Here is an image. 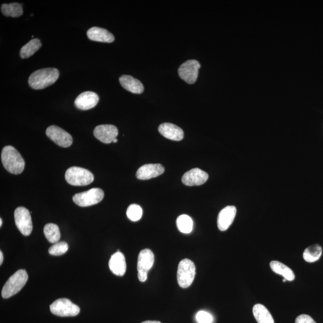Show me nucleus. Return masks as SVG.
Wrapping results in <instances>:
<instances>
[{"instance_id": "nucleus-1", "label": "nucleus", "mask_w": 323, "mask_h": 323, "mask_svg": "<svg viewBox=\"0 0 323 323\" xmlns=\"http://www.w3.org/2000/svg\"><path fill=\"white\" fill-rule=\"evenodd\" d=\"M59 76V71L55 68L40 69L31 74L28 83L33 90H43L55 83Z\"/></svg>"}, {"instance_id": "nucleus-36", "label": "nucleus", "mask_w": 323, "mask_h": 323, "mask_svg": "<svg viewBox=\"0 0 323 323\" xmlns=\"http://www.w3.org/2000/svg\"><path fill=\"white\" fill-rule=\"evenodd\" d=\"M287 281V280H285V278H284V280H283V282H284V283H285V281Z\"/></svg>"}, {"instance_id": "nucleus-12", "label": "nucleus", "mask_w": 323, "mask_h": 323, "mask_svg": "<svg viewBox=\"0 0 323 323\" xmlns=\"http://www.w3.org/2000/svg\"><path fill=\"white\" fill-rule=\"evenodd\" d=\"M118 129L114 125H101L95 128L94 134L98 140L105 144L113 142L118 135Z\"/></svg>"}, {"instance_id": "nucleus-25", "label": "nucleus", "mask_w": 323, "mask_h": 323, "mask_svg": "<svg viewBox=\"0 0 323 323\" xmlns=\"http://www.w3.org/2000/svg\"><path fill=\"white\" fill-rule=\"evenodd\" d=\"M322 254V248L318 244L312 245L306 249L303 257L308 263H313L319 259Z\"/></svg>"}, {"instance_id": "nucleus-26", "label": "nucleus", "mask_w": 323, "mask_h": 323, "mask_svg": "<svg viewBox=\"0 0 323 323\" xmlns=\"http://www.w3.org/2000/svg\"><path fill=\"white\" fill-rule=\"evenodd\" d=\"M44 233L49 242L55 244L59 242L61 233L59 227L55 224L48 223L44 227Z\"/></svg>"}, {"instance_id": "nucleus-16", "label": "nucleus", "mask_w": 323, "mask_h": 323, "mask_svg": "<svg viewBox=\"0 0 323 323\" xmlns=\"http://www.w3.org/2000/svg\"><path fill=\"white\" fill-rule=\"evenodd\" d=\"M165 168L161 164H146L138 169L136 177L139 180H149L163 174Z\"/></svg>"}, {"instance_id": "nucleus-23", "label": "nucleus", "mask_w": 323, "mask_h": 323, "mask_svg": "<svg viewBox=\"0 0 323 323\" xmlns=\"http://www.w3.org/2000/svg\"><path fill=\"white\" fill-rule=\"evenodd\" d=\"M41 47V41L39 39H33L22 47L20 51V56L22 59L28 58L37 52Z\"/></svg>"}, {"instance_id": "nucleus-32", "label": "nucleus", "mask_w": 323, "mask_h": 323, "mask_svg": "<svg viewBox=\"0 0 323 323\" xmlns=\"http://www.w3.org/2000/svg\"><path fill=\"white\" fill-rule=\"evenodd\" d=\"M3 262V254L2 251H0V265H2Z\"/></svg>"}, {"instance_id": "nucleus-22", "label": "nucleus", "mask_w": 323, "mask_h": 323, "mask_svg": "<svg viewBox=\"0 0 323 323\" xmlns=\"http://www.w3.org/2000/svg\"><path fill=\"white\" fill-rule=\"evenodd\" d=\"M270 267L275 273L282 275L285 280L289 281L295 280V275L293 271L283 263L278 261H272Z\"/></svg>"}, {"instance_id": "nucleus-31", "label": "nucleus", "mask_w": 323, "mask_h": 323, "mask_svg": "<svg viewBox=\"0 0 323 323\" xmlns=\"http://www.w3.org/2000/svg\"><path fill=\"white\" fill-rule=\"evenodd\" d=\"M295 323H317L310 316L302 314L298 316L296 319Z\"/></svg>"}, {"instance_id": "nucleus-34", "label": "nucleus", "mask_w": 323, "mask_h": 323, "mask_svg": "<svg viewBox=\"0 0 323 323\" xmlns=\"http://www.w3.org/2000/svg\"><path fill=\"white\" fill-rule=\"evenodd\" d=\"M3 220L2 219H0V226H2Z\"/></svg>"}, {"instance_id": "nucleus-30", "label": "nucleus", "mask_w": 323, "mask_h": 323, "mask_svg": "<svg viewBox=\"0 0 323 323\" xmlns=\"http://www.w3.org/2000/svg\"><path fill=\"white\" fill-rule=\"evenodd\" d=\"M196 321L198 323H212L213 318L209 312L204 311H200L196 314Z\"/></svg>"}, {"instance_id": "nucleus-4", "label": "nucleus", "mask_w": 323, "mask_h": 323, "mask_svg": "<svg viewBox=\"0 0 323 323\" xmlns=\"http://www.w3.org/2000/svg\"><path fill=\"white\" fill-rule=\"evenodd\" d=\"M65 178L69 184L76 186L89 185L94 180L93 173L89 170L77 166L68 169Z\"/></svg>"}, {"instance_id": "nucleus-27", "label": "nucleus", "mask_w": 323, "mask_h": 323, "mask_svg": "<svg viewBox=\"0 0 323 323\" xmlns=\"http://www.w3.org/2000/svg\"><path fill=\"white\" fill-rule=\"evenodd\" d=\"M177 226L180 232L186 234L190 233L193 230V220L190 216L183 214L177 219Z\"/></svg>"}, {"instance_id": "nucleus-17", "label": "nucleus", "mask_w": 323, "mask_h": 323, "mask_svg": "<svg viewBox=\"0 0 323 323\" xmlns=\"http://www.w3.org/2000/svg\"><path fill=\"white\" fill-rule=\"evenodd\" d=\"M158 130L160 134L171 140L179 141L184 138V132L182 129L172 124H162L159 126Z\"/></svg>"}, {"instance_id": "nucleus-28", "label": "nucleus", "mask_w": 323, "mask_h": 323, "mask_svg": "<svg viewBox=\"0 0 323 323\" xmlns=\"http://www.w3.org/2000/svg\"><path fill=\"white\" fill-rule=\"evenodd\" d=\"M127 215L128 219L132 222H137L141 219L142 216L141 207L137 204H131L127 209Z\"/></svg>"}, {"instance_id": "nucleus-24", "label": "nucleus", "mask_w": 323, "mask_h": 323, "mask_svg": "<svg viewBox=\"0 0 323 323\" xmlns=\"http://www.w3.org/2000/svg\"><path fill=\"white\" fill-rule=\"evenodd\" d=\"M1 10L3 15L6 16L12 17V18H18L23 15L22 5L18 3L3 4Z\"/></svg>"}, {"instance_id": "nucleus-10", "label": "nucleus", "mask_w": 323, "mask_h": 323, "mask_svg": "<svg viewBox=\"0 0 323 323\" xmlns=\"http://www.w3.org/2000/svg\"><path fill=\"white\" fill-rule=\"evenodd\" d=\"M200 64L195 60L187 61L179 69V74L182 79L189 84H193L198 79Z\"/></svg>"}, {"instance_id": "nucleus-2", "label": "nucleus", "mask_w": 323, "mask_h": 323, "mask_svg": "<svg viewBox=\"0 0 323 323\" xmlns=\"http://www.w3.org/2000/svg\"><path fill=\"white\" fill-rule=\"evenodd\" d=\"M2 161L7 171L13 174H21L24 170V160L19 152L12 146H6L3 149Z\"/></svg>"}, {"instance_id": "nucleus-7", "label": "nucleus", "mask_w": 323, "mask_h": 323, "mask_svg": "<svg viewBox=\"0 0 323 323\" xmlns=\"http://www.w3.org/2000/svg\"><path fill=\"white\" fill-rule=\"evenodd\" d=\"M104 197L103 190L98 188L91 189L87 191L77 193L73 196L75 203L81 207L95 205L101 201Z\"/></svg>"}, {"instance_id": "nucleus-29", "label": "nucleus", "mask_w": 323, "mask_h": 323, "mask_svg": "<svg viewBox=\"0 0 323 323\" xmlns=\"http://www.w3.org/2000/svg\"><path fill=\"white\" fill-rule=\"evenodd\" d=\"M69 250V245L66 242H58L54 244L49 249V253L52 256H61Z\"/></svg>"}, {"instance_id": "nucleus-13", "label": "nucleus", "mask_w": 323, "mask_h": 323, "mask_svg": "<svg viewBox=\"0 0 323 323\" xmlns=\"http://www.w3.org/2000/svg\"><path fill=\"white\" fill-rule=\"evenodd\" d=\"M209 179V174L199 168H194L185 173L182 178L183 184L188 186H200Z\"/></svg>"}, {"instance_id": "nucleus-15", "label": "nucleus", "mask_w": 323, "mask_h": 323, "mask_svg": "<svg viewBox=\"0 0 323 323\" xmlns=\"http://www.w3.org/2000/svg\"><path fill=\"white\" fill-rule=\"evenodd\" d=\"M237 214V209L234 206H227L220 211L217 219V226L221 231L228 229L232 224Z\"/></svg>"}, {"instance_id": "nucleus-19", "label": "nucleus", "mask_w": 323, "mask_h": 323, "mask_svg": "<svg viewBox=\"0 0 323 323\" xmlns=\"http://www.w3.org/2000/svg\"><path fill=\"white\" fill-rule=\"evenodd\" d=\"M108 265L112 273L118 276H124L127 270V263L124 254L118 251L112 255Z\"/></svg>"}, {"instance_id": "nucleus-33", "label": "nucleus", "mask_w": 323, "mask_h": 323, "mask_svg": "<svg viewBox=\"0 0 323 323\" xmlns=\"http://www.w3.org/2000/svg\"><path fill=\"white\" fill-rule=\"evenodd\" d=\"M141 323H161V322L158 321H145Z\"/></svg>"}, {"instance_id": "nucleus-6", "label": "nucleus", "mask_w": 323, "mask_h": 323, "mask_svg": "<svg viewBox=\"0 0 323 323\" xmlns=\"http://www.w3.org/2000/svg\"><path fill=\"white\" fill-rule=\"evenodd\" d=\"M51 312L59 317H74L80 313V309L69 299H59L50 306Z\"/></svg>"}, {"instance_id": "nucleus-35", "label": "nucleus", "mask_w": 323, "mask_h": 323, "mask_svg": "<svg viewBox=\"0 0 323 323\" xmlns=\"http://www.w3.org/2000/svg\"><path fill=\"white\" fill-rule=\"evenodd\" d=\"M118 142V139H117V138H115V139H114V140L113 141V142H114V143H115V142Z\"/></svg>"}, {"instance_id": "nucleus-14", "label": "nucleus", "mask_w": 323, "mask_h": 323, "mask_svg": "<svg viewBox=\"0 0 323 323\" xmlns=\"http://www.w3.org/2000/svg\"><path fill=\"white\" fill-rule=\"evenodd\" d=\"M99 100L98 95L94 92H84L76 98L74 104L80 110H87L96 106Z\"/></svg>"}, {"instance_id": "nucleus-9", "label": "nucleus", "mask_w": 323, "mask_h": 323, "mask_svg": "<svg viewBox=\"0 0 323 323\" xmlns=\"http://www.w3.org/2000/svg\"><path fill=\"white\" fill-rule=\"evenodd\" d=\"M15 223L20 232L23 236H29L33 231L32 217L28 209L18 207L14 213Z\"/></svg>"}, {"instance_id": "nucleus-11", "label": "nucleus", "mask_w": 323, "mask_h": 323, "mask_svg": "<svg viewBox=\"0 0 323 323\" xmlns=\"http://www.w3.org/2000/svg\"><path fill=\"white\" fill-rule=\"evenodd\" d=\"M46 135L51 140L62 148H69L73 143V138L63 129L57 126L52 125L47 128Z\"/></svg>"}, {"instance_id": "nucleus-18", "label": "nucleus", "mask_w": 323, "mask_h": 323, "mask_svg": "<svg viewBox=\"0 0 323 323\" xmlns=\"http://www.w3.org/2000/svg\"><path fill=\"white\" fill-rule=\"evenodd\" d=\"M88 38L94 42L108 43L113 42L114 37L108 30L100 27L94 26L87 31Z\"/></svg>"}, {"instance_id": "nucleus-20", "label": "nucleus", "mask_w": 323, "mask_h": 323, "mask_svg": "<svg viewBox=\"0 0 323 323\" xmlns=\"http://www.w3.org/2000/svg\"><path fill=\"white\" fill-rule=\"evenodd\" d=\"M122 86L132 94H141L143 93L144 86L140 81L128 75H123L120 78Z\"/></svg>"}, {"instance_id": "nucleus-8", "label": "nucleus", "mask_w": 323, "mask_h": 323, "mask_svg": "<svg viewBox=\"0 0 323 323\" xmlns=\"http://www.w3.org/2000/svg\"><path fill=\"white\" fill-rule=\"evenodd\" d=\"M155 256L151 250L145 249L138 255L137 270L138 277L141 282L147 280L149 271L154 264Z\"/></svg>"}, {"instance_id": "nucleus-5", "label": "nucleus", "mask_w": 323, "mask_h": 323, "mask_svg": "<svg viewBox=\"0 0 323 323\" xmlns=\"http://www.w3.org/2000/svg\"><path fill=\"white\" fill-rule=\"evenodd\" d=\"M196 275V267L192 260L185 258L179 264L178 281L180 287L188 288L193 283Z\"/></svg>"}, {"instance_id": "nucleus-3", "label": "nucleus", "mask_w": 323, "mask_h": 323, "mask_svg": "<svg viewBox=\"0 0 323 323\" xmlns=\"http://www.w3.org/2000/svg\"><path fill=\"white\" fill-rule=\"evenodd\" d=\"M28 275L24 270H20L12 275L7 281L3 288L2 295L3 298L8 299L18 293L24 287Z\"/></svg>"}, {"instance_id": "nucleus-21", "label": "nucleus", "mask_w": 323, "mask_h": 323, "mask_svg": "<svg viewBox=\"0 0 323 323\" xmlns=\"http://www.w3.org/2000/svg\"><path fill=\"white\" fill-rule=\"evenodd\" d=\"M253 313L258 323H274L273 315L263 305H255L253 308Z\"/></svg>"}]
</instances>
